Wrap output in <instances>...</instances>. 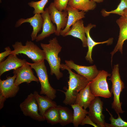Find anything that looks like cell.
<instances>
[{
  "label": "cell",
  "mask_w": 127,
  "mask_h": 127,
  "mask_svg": "<svg viewBox=\"0 0 127 127\" xmlns=\"http://www.w3.org/2000/svg\"><path fill=\"white\" fill-rule=\"evenodd\" d=\"M60 68L62 70H67L69 74L68 88L66 91L62 92L65 95L63 103L66 105H70L75 103L78 93L87 85L90 81L83 76L72 71L64 64H61Z\"/></svg>",
  "instance_id": "obj_1"
},
{
  "label": "cell",
  "mask_w": 127,
  "mask_h": 127,
  "mask_svg": "<svg viewBox=\"0 0 127 127\" xmlns=\"http://www.w3.org/2000/svg\"><path fill=\"white\" fill-rule=\"evenodd\" d=\"M48 44L41 43L40 45L45 53V59L50 68V74H54L58 80L63 76V74L60 70L61 59L58 56L62 47L59 43L56 37L50 39Z\"/></svg>",
  "instance_id": "obj_2"
},
{
  "label": "cell",
  "mask_w": 127,
  "mask_h": 127,
  "mask_svg": "<svg viewBox=\"0 0 127 127\" xmlns=\"http://www.w3.org/2000/svg\"><path fill=\"white\" fill-rule=\"evenodd\" d=\"M35 71L41 85L40 94L44 95L52 100L56 97V90L49 83L46 67L44 60L40 62L31 63L26 62Z\"/></svg>",
  "instance_id": "obj_3"
},
{
  "label": "cell",
  "mask_w": 127,
  "mask_h": 127,
  "mask_svg": "<svg viewBox=\"0 0 127 127\" xmlns=\"http://www.w3.org/2000/svg\"><path fill=\"white\" fill-rule=\"evenodd\" d=\"M12 46L14 50L12 51L11 54L25 55L34 63L45 60V55L43 50L31 41L27 40L24 45L21 42L16 41L12 45Z\"/></svg>",
  "instance_id": "obj_4"
},
{
  "label": "cell",
  "mask_w": 127,
  "mask_h": 127,
  "mask_svg": "<svg viewBox=\"0 0 127 127\" xmlns=\"http://www.w3.org/2000/svg\"><path fill=\"white\" fill-rule=\"evenodd\" d=\"M108 79L111 81L112 85L110 92L114 95L113 101L111 104V107L117 114L123 113L124 111L122 110L121 106L122 103L120 100L121 92L124 88V84L121 80L119 73V65H115L111 77Z\"/></svg>",
  "instance_id": "obj_5"
},
{
  "label": "cell",
  "mask_w": 127,
  "mask_h": 127,
  "mask_svg": "<svg viewBox=\"0 0 127 127\" xmlns=\"http://www.w3.org/2000/svg\"><path fill=\"white\" fill-rule=\"evenodd\" d=\"M111 74L103 70L99 71L97 75L90 81V88L92 93L96 97L104 98L111 97L112 93L109 90L107 79Z\"/></svg>",
  "instance_id": "obj_6"
},
{
  "label": "cell",
  "mask_w": 127,
  "mask_h": 127,
  "mask_svg": "<svg viewBox=\"0 0 127 127\" xmlns=\"http://www.w3.org/2000/svg\"><path fill=\"white\" fill-rule=\"evenodd\" d=\"M20 108L23 114L38 121L45 120L39 113L38 105L34 94L31 93L20 103Z\"/></svg>",
  "instance_id": "obj_7"
},
{
  "label": "cell",
  "mask_w": 127,
  "mask_h": 127,
  "mask_svg": "<svg viewBox=\"0 0 127 127\" xmlns=\"http://www.w3.org/2000/svg\"><path fill=\"white\" fill-rule=\"evenodd\" d=\"M103 103L99 97H96L88 107V115L91 120L99 127H106L105 117L103 114Z\"/></svg>",
  "instance_id": "obj_8"
},
{
  "label": "cell",
  "mask_w": 127,
  "mask_h": 127,
  "mask_svg": "<svg viewBox=\"0 0 127 127\" xmlns=\"http://www.w3.org/2000/svg\"><path fill=\"white\" fill-rule=\"evenodd\" d=\"M51 21L56 26V29L55 34L59 36L60 31L66 27L67 22L68 13L66 10L60 11L55 7L53 2H51L48 7Z\"/></svg>",
  "instance_id": "obj_9"
},
{
  "label": "cell",
  "mask_w": 127,
  "mask_h": 127,
  "mask_svg": "<svg viewBox=\"0 0 127 127\" xmlns=\"http://www.w3.org/2000/svg\"><path fill=\"white\" fill-rule=\"evenodd\" d=\"M32 69L30 65L26 62L22 66L14 70L13 73L16 75L15 84L19 86L23 83L29 84L33 81L38 83L39 79L34 75Z\"/></svg>",
  "instance_id": "obj_10"
},
{
  "label": "cell",
  "mask_w": 127,
  "mask_h": 127,
  "mask_svg": "<svg viewBox=\"0 0 127 127\" xmlns=\"http://www.w3.org/2000/svg\"><path fill=\"white\" fill-rule=\"evenodd\" d=\"M65 65L67 67L71 69L74 70L78 74L85 77L89 81L92 80L99 71L95 65L86 66L76 64L71 60H65Z\"/></svg>",
  "instance_id": "obj_11"
},
{
  "label": "cell",
  "mask_w": 127,
  "mask_h": 127,
  "mask_svg": "<svg viewBox=\"0 0 127 127\" xmlns=\"http://www.w3.org/2000/svg\"><path fill=\"white\" fill-rule=\"evenodd\" d=\"M16 77L14 74L12 76H7L5 80L0 79V93L7 99L14 97L19 91V86L15 83Z\"/></svg>",
  "instance_id": "obj_12"
},
{
  "label": "cell",
  "mask_w": 127,
  "mask_h": 127,
  "mask_svg": "<svg viewBox=\"0 0 127 127\" xmlns=\"http://www.w3.org/2000/svg\"><path fill=\"white\" fill-rule=\"evenodd\" d=\"M29 23L33 28V30L31 35L32 41L36 40L38 32L42 27L43 19L41 14L36 13L32 17L27 19L21 18L16 22L15 25L17 28L24 23Z\"/></svg>",
  "instance_id": "obj_13"
},
{
  "label": "cell",
  "mask_w": 127,
  "mask_h": 127,
  "mask_svg": "<svg viewBox=\"0 0 127 127\" xmlns=\"http://www.w3.org/2000/svg\"><path fill=\"white\" fill-rule=\"evenodd\" d=\"M43 19L42 31L41 33L37 36L36 41L38 42L55 33L56 28L53 25L51 20L48 8L41 14Z\"/></svg>",
  "instance_id": "obj_14"
},
{
  "label": "cell",
  "mask_w": 127,
  "mask_h": 127,
  "mask_svg": "<svg viewBox=\"0 0 127 127\" xmlns=\"http://www.w3.org/2000/svg\"><path fill=\"white\" fill-rule=\"evenodd\" d=\"M116 23L120 28L119 34L116 45L113 51L111 53V64L114 55L117 51L122 53L123 46L124 41L127 39V19L121 16L116 20Z\"/></svg>",
  "instance_id": "obj_15"
},
{
  "label": "cell",
  "mask_w": 127,
  "mask_h": 127,
  "mask_svg": "<svg viewBox=\"0 0 127 127\" xmlns=\"http://www.w3.org/2000/svg\"><path fill=\"white\" fill-rule=\"evenodd\" d=\"M26 62V59H19L16 55L10 54L5 60L0 63V76L6 72L22 66Z\"/></svg>",
  "instance_id": "obj_16"
},
{
  "label": "cell",
  "mask_w": 127,
  "mask_h": 127,
  "mask_svg": "<svg viewBox=\"0 0 127 127\" xmlns=\"http://www.w3.org/2000/svg\"><path fill=\"white\" fill-rule=\"evenodd\" d=\"M68 13L67 25L63 30H61L60 34L64 37L65 34L70 29L71 27L78 20L85 17V12L79 10L68 5L66 10Z\"/></svg>",
  "instance_id": "obj_17"
},
{
  "label": "cell",
  "mask_w": 127,
  "mask_h": 127,
  "mask_svg": "<svg viewBox=\"0 0 127 127\" xmlns=\"http://www.w3.org/2000/svg\"><path fill=\"white\" fill-rule=\"evenodd\" d=\"M96 25L89 24L86 27H85V31L87 38V46L88 50L85 58L86 60L92 64L93 61L91 56L93 49L96 45L99 44L106 43L107 44H111L113 41L112 38H110L107 41L101 42H96L91 37L90 34V30L92 28L95 27Z\"/></svg>",
  "instance_id": "obj_18"
},
{
  "label": "cell",
  "mask_w": 127,
  "mask_h": 127,
  "mask_svg": "<svg viewBox=\"0 0 127 127\" xmlns=\"http://www.w3.org/2000/svg\"><path fill=\"white\" fill-rule=\"evenodd\" d=\"M83 22L82 19L77 21L72 26L70 30L66 33L64 37L70 35L80 39L83 46L87 47V38L85 35Z\"/></svg>",
  "instance_id": "obj_19"
},
{
  "label": "cell",
  "mask_w": 127,
  "mask_h": 127,
  "mask_svg": "<svg viewBox=\"0 0 127 127\" xmlns=\"http://www.w3.org/2000/svg\"><path fill=\"white\" fill-rule=\"evenodd\" d=\"M95 97L90 90L89 83L78 93L75 103L86 109L88 108L91 103Z\"/></svg>",
  "instance_id": "obj_20"
},
{
  "label": "cell",
  "mask_w": 127,
  "mask_h": 127,
  "mask_svg": "<svg viewBox=\"0 0 127 127\" xmlns=\"http://www.w3.org/2000/svg\"><path fill=\"white\" fill-rule=\"evenodd\" d=\"M36 100L40 114L44 118V114L49 108L57 106L56 103L46 96L41 95L35 91L33 93Z\"/></svg>",
  "instance_id": "obj_21"
},
{
  "label": "cell",
  "mask_w": 127,
  "mask_h": 127,
  "mask_svg": "<svg viewBox=\"0 0 127 127\" xmlns=\"http://www.w3.org/2000/svg\"><path fill=\"white\" fill-rule=\"evenodd\" d=\"M68 5L85 12L94 10L96 6V2L91 0H69Z\"/></svg>",
  "instance_id": "obj_22"
},
{
  "label": "cell",
  "mask_w": 127,
  "mask_h": 127,
  "mask_svg": "<svg viewBox=\"0 0 127 127\" xmlns=\"http://www.w3.org/2000/svg\"><path fill=\"white\" fill-rule=\"evenodd\" d=\"M59 113V123L64 126L72 123L73 112L68 107L57 106Z\"/></svg>",
  "instance_id": "obj_23"
},
{
  "label": "cell",
  "mask_w": 127,
  "mask_h": 127,
  "mask_svg": "<svg viewBox=\"0 0 127 127\" xmlns=\"http://www.w3.org/2000/svg\"><path fill=\"white\" fill-rule=\"evenodd\" d=\"M70 105L73 110L72 123L74 127H77L88 114V111L77 104L74 103Z\"/></svg>",
  "instance_id": "obj_24"
},
{
  "label": "cell",
  "mask_w": 127,
  "mask_h": 127,
  "mask_svg": "<svg viewBox=\"0 0 127 127\" xmlns=\"http://www.w3.org/2000/svg\"><path fill=\"white\" fill-rule=\"evenodd\" d=\"M45 120L52 125L59 123V113L58 106L51 107L45 112L44 116Z\"/></svg>",
  "instance_id": "obj_25"
},
{
  "label": "cell",
  "mask_w": 127,
  "mask_h": 127,
  "mask_svg": "<svg viewBox=\"0 0 127 127\" xmlns=\"http://www.w3.org/2000/svg\"><path fill=\"white\" fill-rule=\"evenodd\" d=\"M127 8V0H121L120 3L116 9L109 12L103 9L101 11L102 14L104 17L108 16L111 13L116 14L122 16L124 10Z\"/></svg>",
  "instance_id": "obj_26"
},
{
  "label": "cell",
  "mask_w": 127,
  "mask_h": 127,
  "mask_svg": "<svg viewBox=\"0 0 127 127\" xmlns=\"http://www.w3.org/2000/svg\"><path fill=\"white\" fill-rule=\"evenodd\" d=\"M106 109L110 115L109 120L111 122L110 124L106 123V127H127V122L121 119L119 114H118V118L117 119H115L107 108H106Z\"/></svg>",
  "instance_id": "obj_27"
},
{
  "label": "cell",
  "mask_w": 127,
  "mask_h": 127,
  "mask_svg": "<svg viewBox=\"0 0 127 127\" xmlns=\"http://www.w3.org/2000/svg\"><path fill=\"white\" fill-rule=\"evenodd\" d=\"M48 0H40L36 1H31L28 2V4L30 7L34 8V10L33 13L34 14H41L44 11V8Z\"/></svg>",
  "instance_id": "obj_28"
},
{
  "label": "cell",
  "mask_w": 127,
  "mask_h": 127,
  "mask_svg": "<svg viewBox=\"0 0 127 127\" xmlns=\"http://www.w3.org/2000/svg\"><path fill=\"white\" fill-rule=\"evenodd\" d=\"M69 0H54L53 3L56 8L59 11L66 10Z\"/></svg>",
  "instance_id": "obj_29"
},
{
  "label": "cell",
  "mask_w": 127,
  "mask_h": 127,
  "mask_svg": "<svg viewBox=\"0 0 127 127\" xmlns=\"http://www.w3.org/2000/svg\"><path fill=\"white\" fill-rule=\"evenodd\" d=\"M86 124H89L95 127H98L97 125L91 120L88 115H87L83 120L80 125L83 126Z\"/></svg>",
  "instance_id": "obj_30"
},
{
  "label": "cell",
  "mask_w": 127,
  "mask_h": 127,
  "mask_svg": "<svg viewBox=\"0 0 127 127\" xmlns=\"http://www.w3.org/2000/svg\"><path fill=\"white\" fill-rule=\"evenodd\" d=\"M4 49L5 51L0 53V63L6 57L11 54L12 51L9 46L5 47Z\"/></svg>",
  "instance_id": "obj_31"
},
{
  "label": "cell",
  "mask_w": 127,
  "mask_h": 127,
  "mask_svg": "<svg viewBox=\"0 0 127 127\" xmlns=\"http://www.w3.org/2000/svg\"><path fill=\"white\" fill-rule=\"evenodd\" d=\"M7 99L0 93V109L3 108L4 103Z\"/></svg>",
  "instance_id": "obj_32"
},
{
  "label": "cell",
  "mask_w": 127,
  "mask_h": 127,
  "mask_svg": "<svg viewBox=\"0 0 127 127\" xmlns=\"http://www.w3.org/2000/svg\"><path fill=\"white\" fill-rule=\"evenodd\" d=\"M122 16L127 19V8L124 10Z\"/></svg>",
  "instance_id": "obj_33"
},
{
  "label": "cell",
  "mask_w": 127,
  "mask_h": 127,
  "mask_svg": "<svg viewBox=\"0 0 127 127\" xmlns=\"http://www.w3.org/2000/svg\"><path fill=\"white\" fill-rule=\"evenodd\" d=\"M96 3H100L102 2L104 0H91Z\"/></svg>",
  "instance_id": "obj_34"
},
{
  "label": "cell",
  "mask_w": 127,
  "mask_h": 127,
  "mask_svg": "<svg viewBox=\"0 0 127 127\" xmlns=\"http://www.w3.org/2000/svg\"><path fill=\"white\" fill-rule=\"evenodd\" d=\"M1 0H0V3L1 2Z\"/></svg>",
  "instance_id": "obj_35"
}]
</instances>
